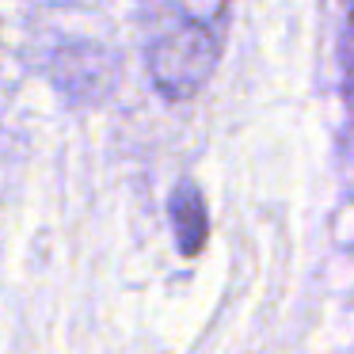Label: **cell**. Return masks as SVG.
<instances>
[{
	"label": "cell",
	"instance_id": "6da1fadb",
	"mask_svg": "<svg viewBox=\"0 0 354 354\" xmlns=\"http://www.w3.org/2000/svg\"><path fill=\"white\" fill-rule=\"evenodd\" d=\"M229 0H145V57L168 100H191L225 50Z\"/></svg>",
	"mask_w": 354,
	"mask_h": 354
},
{
	"label": "cell",
	"instance_id": "7a4b0ae2",
	"mask_svg": "<svg viewBox=\"0 0 354 354\" xmlns=\"http://www.w3.org/2000/svg\"><path fill=\"white\" fill-rule=\"evenodd\" d=\"M171 229H176V240H179V252L183 255H198L202 244H206V232H209V217H206V198L202 191L183 179V183L171 191Z\"/></svg>",
	"mask_w": 354,
	"mask_h": 354
},
{
	"label": "cell",
	"instance_id": "3957f363",
	"mask_svg": "<svg viewBox=\"0 0 354 354\" xmlns=\"http://www.w3.org/2000/svg\"><path fill=\"white\" fill-rule=\"evenodd\" d=\"M339 77L343 100L354 111V0H343V27H339Z\"/></svg>",
	"mask_w": 354,
	"mask_h": 354
}]
</instances>
